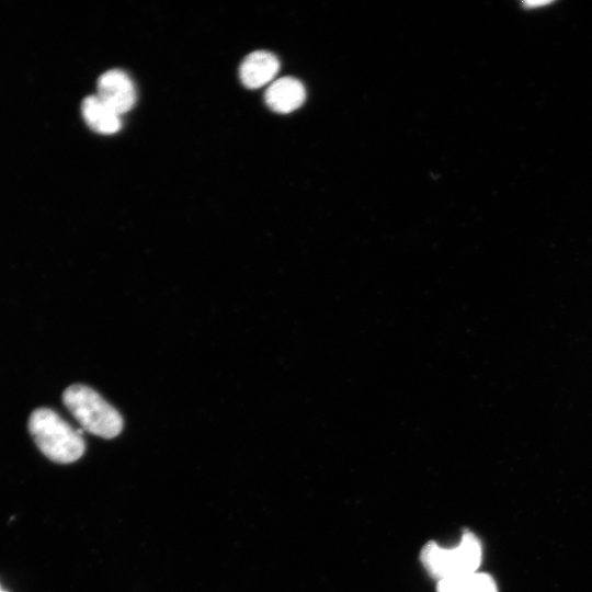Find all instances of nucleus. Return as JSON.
<instances>
[{
  "mask_svg": "<svg viewBox=\"0 0 592 592\" xmlns=\"http://www.w3.org/2000/svg\"><path fill=\"white\" fill-rule=\"evenodd\" d=\"M278 70L280 61L274 54L266 50H255L242 60L239 77L244 87L258 89L273 82Z\"/></svg>",
  "mask_w": 592,
  "mask_h": 592,
  "instance_id": "nucleus-5",
  "label": "nucleus"
},
{
  "mask_svg": "<svg viewBox=\"0 0 592 592\" xmlns=\"http://www.w3.org/2000/svg\"><path fill=\"white\" fill-rule=\"evenodd\" d=\"M81 109L87 125L99 134H115L122 127L121 115L107 106L96 94L87 96Z\"/></svg>",
  "mask_w": 592,
  "mask_h": 592,
  "instance_id": "nucleus-7",
  "label": "nucleus"
},
{
  "mask_svg": "<svg viewBox=\"0 0 592 592\" xmlns=\"http://www.w3.org/2000/svg\"><path fill=\"white\" fill-rule=\"evenodd\" d=\"M437 592H498L492 577L483 572H474L437 582Z\"/></svg>",
  "mask_w": 592,
  "mask_h": 592,
  "instance_id": "nucleus-8",
  "label": "nucleus"
},
{
  "mask_svg": "<svg viewBox=\"0 0 592 592\" xmlns=\"http://www.w3.org/2000/svg\"><path fill=\"white\" fill-rule=\"evenodd\" d=\"M549 3H550V1H526V2H524V5H526L528 8H535V7L547 5Z\"/></svg>",
  "mask_w": 592,
  "mask_h": 592,
  "instance_id": "nucleus-9",
  "label": "nucleus"
},
{
  "mask_svg": "<svg viewBox=\"0 0 592 592\" xmlns=\"http://www.w3.org/2000/svg\"><path fill=\"white\" fill-rule=\"evenodd\" d=\"M96 95L122 115L136 103V89L130 77L121 69L105 71L98 79Z\"/></svg>",
  "mask_w": 592,
  "mask_h": 592,
  "instance_id": "nucleus-4",
  "label": "nucleus"
},
{
  "mask_svg": "<svg viewBox=\"0 0 592 592\" xmlns=\"http://www.w3.org/2000/svg\"><path fill=\"white\" fill-rule=\"evenodd\" d=\"M0 592H7V591H3V590L1 589V587H0Z\"/></svg>",
  "mask_w": 592,
  "mask_h": 592,
  "instance_id": "nucleus-10",
  "label": "nucleus"
},
{
  "mask_svg": "<svg viewBox=\"0 0 592 592\" xmlns=\"http://www.w3.org/2000/svg\"><path fill=\"white\" fill-rule=\"evenodd\" d=\"M264 100L273 112L287 114L304 104L306 90L298 79L283 77L270 83L264 93Z\"/></svg>",
  "mask_w": 592,
  "mask_h": 592,
  "instance_id": "nucleus-6",
  "label": "nucleus"
},
{
  "mask_svg": "<svg viewBox=\"0 0 592 592\" xmlns=\"http://www.w3.org/2000/svg\"><path fill=\"white\" fill-rule=\"evenodd\" d=\"M62 400L83 430L104 439H113L121 433V414L92 388L70 385L64 391Z\"/></svg>",
  "mask_w": 592,
  "mask_h": 592,
  "instance_id": "nucleus-2",
  "label": "nucleus"
},
{
  "mask_svg": "<svg viewBox=\"0 0 592 592\" xmlns=\"http://www.w3.org/2000/svg\"><path fill=\"white\" fill-rule=\"evenodd\" d=\"M29 431L38 449L55 463H73L86 451L82 431L75 430L49 408H38L31 413Z\"/></svg>",
  "mask_w": 592,
  "mask_h": 592,
  "instance_id": "nucleus-1",
  "label": "nucleus"
},
{
  "mask_svg": "<svg viewBox=\"0 0 592 592\" xmlns=\"http://www.w3.org/2000/svg\"><path fill=\"white\" fill-rule=\"evenodd\" d=\"M481 559V544L470 532L464 533L454 547H442L435 542H429L420 551L423 567L439 581L478 571Z\"/></svg>",
  "mask_w": 592,
  "mask_h": 592,
  "instance_id": "nucleus-3",
  "label": "nucleus"
}]
</instances>
